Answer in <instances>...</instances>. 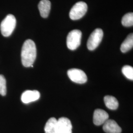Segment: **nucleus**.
Returning <instances> with one entry per match:
<instances>
[{
  "instance_id": "f257e3e1",
  "label": "nucleus",
  "mask_w": 133,
  "mask_h": 133,
  "mask_svg": "<svg viewBox=\"0 0 133 133\" xmlns=\"http://www.w3.org/2000/svg\"><path fill=\"white\" fill-rule=\"evenodd\" d=\"M21 61L25 67L33 65L37 57V48L35 43L31 39H27L22 46Z\"/></svg>"
},
{
  "instance_id": "f03ea898",
  "label": "nucleus",
  "mask_w": 133,
  "mask_h": 133,
  "mask_svg": "<svg viewBox=\"0 0 133 133\" xmlns=\"http://www.w3.org/2000/svg\"><path fill=\"white\" fill-rule=\"evenodd\" d=\"M16 24V20L14 15L8 14L4 19L0 25L1 32L5 37L10 36L13 33Z\"/></svg>"
},
{
  "instance_id": "7ed1b4c3",
  "label": "nucleus",
  "mask_w": 133,
  "mask_h": 133,
  "mask_svg": "<svg viewBox=\"0 0 133 133\" xmlns=\"http://www.w3.org/2000/svg\"><path fill=\"white\" fill-rule=\"evenodd\" d=\"M81 32L78 30H72L69 33L66 38V45L69 49L74 50L81 45Z\"/></svg>"
},
{
  "instance_id": "20e7f679",
  "label": "nucleus",
  "mask_w": 133,
  "mask_h": 133,
  "mask_svg": "<svg viewBox=\"0 0 133 133\" xmlns=\"http://www.w3.org/2000/svg\"><path fill=\"white\" fill-rule=\"evenodd\" d=\"M87 8V5L85 2L76 3L70 10L69 14L70 18L74 20L81 19L85 14Z\"/></svg>"
},
{
  "instance_id": "39448f33",
  "label": "nucleus",
  "mask_w": 133,
  "mask_h": 133,
  "mask_svg": "<svg viewBox=\"0 0 133 133\" xmlns=\"http://www.w3.org/2000/svg\"><path fill=\"white\" fill-rule=\"evenodd\" d=\"M103 35V31L101 29H95L88 39L87 43L88 49L89 50H94L97 48L102 40Z\"/></svg>"
},
{
  "instance_id": "423d86ee",
  "label": "nucleus",
  "mask_w": 133,
  "mask_h": 133,
  "mask_svg": "<svg viewBox=\"0 0 133 133\" xmlns=\"http://www.w3.org/2000/svg\"><path fill=\"white\" fill-rule=\"evenodd\" d=\"M68 75L72 81L77 83L83 84L87 81V77L85 73L80 69H70L68 71Z\"/></svg>"
},
{
  "instance_id": "0eeeda50",
  "label": "nucleus",
  "mask_w": 133,
  "mask_h": 133,
  "mask_svg": "<svg viewBox=\"0 0 133 133\" xmlns=\"http://www.w3.org/2000/svg\"><path fill=\"white\" fill-rule=\"evenodd\" d=\"M59 133H72V126L71 121L66 117L57 120Z\"/></svg>"
},
{
  "instance_id": "6e6552de",
  "label": "nucleus",
  "mask_w": 133,
  "mask_h": 133,
  "mask_svg": "<svg viewBox=\"0 0 133 133\" xmlns=\"http://www.w3.org/2000/svg\"><path fill=\"white\" fill-rule=\"evenodd\" d=\"M40 98V93L37 90H26L21 95V99L24 104L37 101Z\"/></svg>"
},
{
  "instance_id": "1a4fd4ad",
  "label": "nucleus",
  "mask_w": 133,
  "mask_h": 133,
  "mask_svg": "<svg viewBox=\"0 0 133 133\" xmlns=\"http://www.w3.org/2000/svg\"><path fill=\"white\" fill-rule=\"evenodd\" d=\"M109 114L103 109H97L95 110L93 115V122L97 126H100L105 123L109 119Z\"/></svg>"
},
{
  "instance_id": "9d476101",
  "label": "nucleus",
  "mask_w": 133,
  "mask_h": 133,
  "mask_svg": "<svg viewBox=\"0 0 133 133\" xmlns=\"http://www.w3.org/2000/svg\"><path fill=\"white\" fill-rule=\"evenodd\" d=\"M103 130L107 133H121L122 129L117 123L111 119H108L104 124Z\"/></svg>"
},
{
  "instance_id": "9b49d317",
  "label": "nucleus",
  "mask_w": 133,
  "mask_h": 133,
  "mask_svg": "<svg viewBox=\"0 0 133 133\" xmlns=\"http://www.w3.org/2000/svg\"><path fill=\"white\" fill-rule=\"evenodd\" d=\"M38 8L41 16L47 18L51 9V3L49 0H41L38 4Z\"/></svg>"
},
{
  "instance_id": "f8f14e48",
  "label": "nucleus",
  "mask_w": 133,
  "mask_h": 133,
  "mask_svg": "<svg viewBox=\"0 0 133 133\" xmlns=\"http://www.w3.org/2000/svg\"><path fill=\"white\" fill-rule=\"evenodd\" d=\"M45 133H59L57 120L54 117L48 119L44 127Z\"/></svg>"
},
{
  "instance_id": "ddd939ff",
  "label": "nucleus",
  "mask_w": 133,
  "mask_h": 133,
  "mask_svg": "<svg viewBox=\"0 0 133 133\" xmlns=\"http://www.w3.org/2000/svg\"><path fill=\"white\" fill-rule=\"evenodd\" d=\"M104 102L106 107L111 110L117 109L119 106L117 100L114 97L111 96H105L104 98Z\"/></svg>"
},
{
  "instance_id": "4468645a",
  "label": "nucleus",
  "mask_w": 133,
  "mask_h": 133,
  "mask_svg": "<svg viewBox=\"0 0 133 133\" xmlns=\"http://www.w3.org/2000/svg\"><path fill=\"white\" fill-rule=\"evenodd\" d=\"M133 46V34H130L122 43L120 50L121 52L126 53L131 49Z\"/></svg>"
},
{
  "instance_id": "2eb2a0df",
  "label": "nucleus",
  "mask_w": 133,
  "mask_h": 133,
  "mask_svg": "<svg viewBox=\"0 0 133 133\" xmlns=\"http://www.w3.org/2000/svg\"><path fill=\"white\" fill-rule=\"evenodd\" d=\"M121 23L125 27H131L133 25V12H129L125 14L122 17Z\"/></svg>"
},
{
  "instance_id": "dca6fc26",
  "label": "nucleus",
  "mask_w": 133,
  "mask_h": 133,
  "mask_svg": "<svg viewBox=\"0 0 133 133\" xmlns=\"http://www.w3.org/2000/svg\"><path fill=\"white\" fill-rule=\"evenodd\" d=\"M122 72L124 75L130 80H133V68L132 66L126 65L122 68Z\"/></svg>"
},
{
  "instance_id": "f3484780",
  "label": "nucleus",
  "mask_w": 133,
  "mask_h": 133,
  "mask_svg": "<svg viewBox=\"0 0 133 133\" xmlns=\"http://www.w3.org/2000/svg\"><path fill=\"white\" fill-rule=\"evenodd\" d=\"M6 94V79L3 75H0V94L4 96Z\"/></svg>"
}]
</instances>
